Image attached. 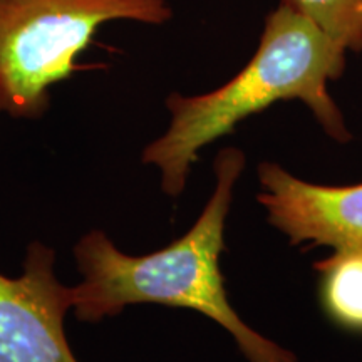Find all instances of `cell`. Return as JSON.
Masks as SVG:
<instances>
[{
  "mask_svg": "<svg viewBox=\"0 0 362 362\" xmlns=\"http://www.w3.org/2000/svg\"><path fill=\"white\" fill-rule=\"evenodd\" d=\"M54 265L56 252L34 242L19 277L0 274V362H79L64 329L72 291Z\"/></svg>",
  "mask_w": 362,
  "mask_h": 362,
  "instance_id": "277c9868",
  "label": "cell"
},
{
  "mask_svg": "<svg viewBox=\"0 0 362 362\" xmlns=\"http://www.w3.org/2000/svg\"><path fill=\"white\" fill-rule=\"evenodd\" d=\"M245 168L240 149H223L215 161V188L205 210L183 237L148 255H126L101 230L74 247L83 282L71 287L72 310L83 322L121 314L134 304L181 307L215 320L248 362H297L293 352L255 332L230 305L220 270L225 221L233 188Z\"/></svg>",
  "mask_w": 362,
  "mask_h": 362,
  "instance_id": "7a4b0ae2",
  "label": "cell"
},
{
  "mask_svg": "<svg viewBox=\"0 0 362 362\" xmlns=\"http://www.w3.org/2000/svg\"><path fill=\"white\" fill-rule=\"evenodd\" d=\"M346 49L293 6L280 0L265 19L264 34L247 66L210 93L166 99L168 129L143 151V163L161 171V188L178 197L198 153L235 126L279 101H302L330 138L351 139L327 84L346 69Z\"/></svg>",
  "mask_w": 362,
  "mask_h": 362,
  "instance_id": "6da1fadb",
  "label": "cell"
},
{
  "mask_svg": "<svg viewBox=\"0 0 362 362\" xmlns=\"http://www.w3.org/2000/svg\"><path fill=\"white\" fill-rule=\"evenodd\" d=\"M257 197L269 221L292 245L362 247V183L325 187L288 173L277 163H262Z\"/></svg>",
  "mask_w": 362,
  "mask_h": 362,
  "instance_id": "5b68a950",
  "label": "cell"
},
{
  "mask_svg": "<svg viewBox=\"0 0 362 362\" xmlns=\"http://www.w3.org/2000/svg\"><path fill=\"white\" fill-rule=\"evenodd\" d=\"M171 19L170 0H0V115L39 119L107 24Z\"/></svg>",
  "mask_w": 362,
  "mask_h": 362,
  "instance_id": "3957f363",
  "label": "cell"
},
{
  "mask_svg": "<svg viewBox=\"0 0 362 362\" xmlns=\"http://www.w3.org/2000/svg\"><path fill=\"white\" fill-rule=\"evenodd\" d=\"M314 267L320 274V300L332 322L362 334V247L336 248Z\"/></svg>",
  "mask_w": 362,
  "mask_h": 362,
  "instance_id": "8992f818",
  "label": "cell"
},
{
  "mask_svg": "<svg viewBox=\"0 0 362 362\" xmlns=\"http://www.w3.org/2000/svg\"><path fill=\"white\" fill-rule=\"evenodd\" d=\"M291 2L346 51L362 52V0H291Z\"/></svg>",
  "mask_w": 362,
  "mask_h": 362,
  "instance_id": "52a82bcc",
  "label": "cell"
}]
</instances>
